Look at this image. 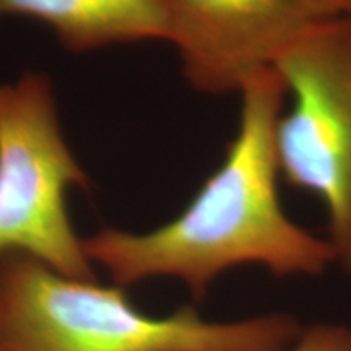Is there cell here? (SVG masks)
<instances>
[{"instance_id":"obj_7","label":"cell","mask_w":351,"mask_h":351,"mask_svg":"<svg viewBox=\"0 0 351 351\" xmlns=\"http://www.w3.org/2000/svg\"><path fill=\"white\" fill-rule=\"evenodd\" d=\"M280 351H351V327L314 326L302 330L291 345Z\"/></svg>"},{"instance_id":"obj_4","label":"cell","mask_w":351,"mask_h":351,"mask_svg":"<svg viewBox=\"0 0 351 351\" xmlns=\"http://www.w3.org/2000/svg\"><path fill=\"white\" fill-rule=\"evenodd\" d=\"M274 69L293 96L275 125L280 176L322 202L335 263L351 276V16L314 20Z\"/></svg>"},{"instance_id":"obj_3","label":"cell","mask_w":351,"mask_h":351,"mask_svg":"<svg viewBox=\"0 0 351 351\" xmlns=\"http://www.w3.org/2000/svg\"><path fill=\"white\" fill-rule=\"evenodd\" d=\"M88 178L65 143L51 78L0 85V257L23 256L75 280H96L67 210Z\"/></svg>"},{"instance_id":"obj_5","label":"cell","mask_w":351,"mask_h":351,"mask_svg":"<svg viewBox=\"0 0 351 351\" xmlns=\"http://www.w3.org/2000/svg\"><path fill=\"white\" fill-rule=\"evenodd\" d=\"M182 73L204 93H239L315 19L296 0H166Z\"/></svg>"},{"instance_id":"obj_9","label":"cell","mask_w":351,"mask_h":351,"mask_svg":"<svg viewBox=\"0 0 351 351\" xmlns=\"http://www.w3.org/2000/svg\"><path fill=\"white\" fill-rule=\"evenodd\" d=\"M0 351H2V350H0Z\"/></svg>"},{"instance_id":"obj_8","label":"cell","mask_w":351,"mask_h":351,"mask_svg":"<svg viewBox=\"0 0 351 351\" xmlns=\"http://www.w3.org/2000/svg\"><path fill=\"white\" fill-rule=\"evenodd\" d=\"M315 20L351 16V0H296Z\"/></svg>"},{"instance_id":"obj_6","label":"cell","mask_w":351,"mask_h":351,"mask_svg":"<svg viewBox=\"0 0 351 351\" xmlns=\"http://www.w3.org/2000/svg\"><path fill=\"white\" fill-rule=\"evenodd\" d=\"M8 15L47 25L73 52L171 38L166 0H0V20Z\"/></svg>"},{"instance_id":"obj_2","label":"cell","mask_w":351,"mask_h":351,"mask_svg":"<svg viewBox=\"0 0 351 351\" xmlns=\"http://www.w3.org/2000/svg\"><path fill=\"white\" fill-rule=\"evenodd\" d=\"M301 332L287 314L212 322L182 307L153 317L117 285L69 278L23 256L0 261L2 351H280Z\"/></svg>"},{"instance_id":"obj_1","label":"cell","mask_w":351,"mask_h":351,"mask_svg":"<svg viewBox=\"0 0 351 351\" xmlns=\"http://www.w3.org/2000/svg\"><path fill=\"white\" fill-rule=\"evenodd\" d=\"M287 93L274 67L256 73L239 91L238 134L225 160L184 212L152 231L95 232L83 239L91 263L121 288L169 276L197 300L219 275L245 263L278 276L324 274L335 263L330 243L289 219L278 195L274 137Z\"/></svg>"}]
</instances>
